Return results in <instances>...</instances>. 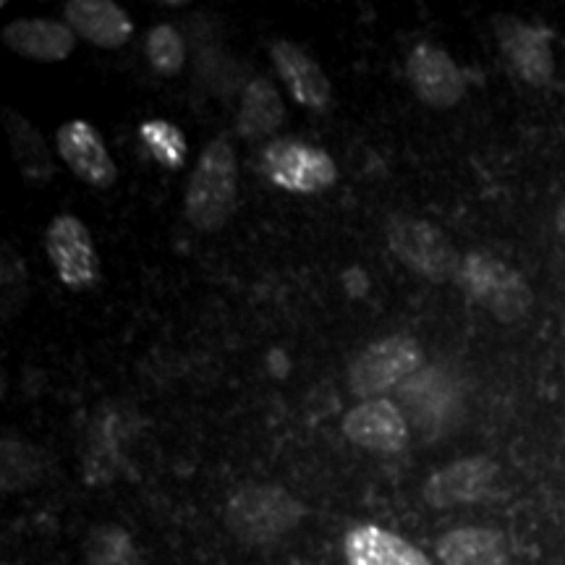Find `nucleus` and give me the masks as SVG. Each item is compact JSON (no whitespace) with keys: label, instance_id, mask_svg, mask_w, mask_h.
Wrapping results in <instances>:
<instances>
[{"label":"nucleus","instance_id":"f257e3e1","mask_svg":"<svg viewBox=\"0 0 565 565\" xmlns=\"http://www.w3.org/2000/svg\"><path fill=\"white\" fill-rule=\"evenodd\" d=\"M238 207V160L236 150L225 137H215L196 160L186 186L189 223L196 231L212 233L225 228Z\"/></svg>","mask_w":565,"mask_h":565},{"label":"nucleus","instance_id":"f03ea898","mask_svg":"<svg viewBox=\"0 0 565 565\" xmlns=\"http://www.w3.org/2000/svg\"><path fill=\"white\" fill-rule=\"evenodd\" d=\"M303 519V505L278 484H246L228 498L223 521L244 545H273Z\"/></svg>","mask_w":565,"mask_h":565},{"label":"nucleus","instance_id":"7ed1b4c3","mask_svg":"<svg viewBox=\"0 0 565 565\" xmlns=\"http://www.w3.org/2000/svg\"><path fill=\"white\" fill-rule=\"evenodd\" d=\"M456 280L463 294L487 309L498 322L513 324L524 320L534 303L532 286L524 275L492 254H466Z\"/></svg>","mask_w":565,"mask_h":565},{"label":"nucleus","instance_id":"20e7f679","mask_svg":"<svg viewBox=\"0 0 565 565\" xmlns=\"http://www.w3.org/2000/svg\"><path fill=\"white\" fill-rule=\"evenodd\" d=\"M424 370V351L419 341L406 335H391L374 341L353 359L349 366V387L364 401L383 398L387 391L406 385Z\"/></svg>","mask_w":565,"mask_h":565},{"label":"nucleus","instance_id":"39448f33","mask_svg":"<svg viewBox=\"0 0 565 565\" xmlns=\"http://www.w3.org/2000/svg\"><path fill=\"white\" fill-rule=\"evenodd\" d=\"M385 236L391 252L412 273L433 282L458 278L463 257L437 225L422 217L395 215L387 221Z\"/></svg>","mask_w":565,"mask_h":565},{"label":"nucleus","instance_id":"423d86ee","mask_svg":"<svg viewBox=\"0 0 565 565\" xmlns=\"http://www.w3.org/2000/svg\"><path fill=\"white\" fill-rule=\"evenodd\" d=\"M263 168L275 186L291 194H320L338 181L335 160L299 139H273L263 152Z\"/></svg>","mask_w":565,"mask_h":565},{"label":"nucleus","instance_id":"0eeeda50","mask_svg":"<svg viewBox=\"0 0 565 565\" xmlns=\"http://www.w3.org/2000/svg\"><path fill=\"white\" fill-rule=\"evenodd\" d=\"M45 252L68 291H89L100 280V254L76 215H55L45 231Z\"/></svg>","mask_w":565,"mask_h":565},{"label":"nucleus","instance_id":"6e6552de","mask_svg":"<svg viewBox=\"0 0 565 565\" xmlns=\"http://www.w3.org/2000/svg\"><path fill=\"white\" fill-rule=\"evenodd\" d=\"M494 38L500 42L508 66L521 82L532 87H547L555 79L553 40L542 26L526 24L515 17H494Z\"/></svg>","mask_w":565,"mask_h":565},{"label":"nucleus","instance_id":"1a4fd4ad","mask_svg":"<svg viewBox=\"0 0 565 565\" xmlns=\"http://www.w3.org/2000/svg\"><path fill=\"white\" fill-rule=\"evenodd\" d=\"M500 466L487 456H469L433 471L422 487L424 503L433 508H458L482 503L498 482Z\"/></svg>","mask_w":565,"mask_h":565},{"label":"nucleus","instance_id":"9d476101","mask_svg":"<svg viewBox=\"0 0 565 565\" xmlns=\"http://www.w3.org/2000/svg\"><path fill=\"white\" fill-rule=\"evenodd\" d=\"M406 76L416 97L435 110H448L463 100L466 76L458 63L433 42L416 45L406 58Z\"/></svg>","mask_w":565,"mask_h":565},{"label":"nucleus","instance_id":"9b49d317","mask_svg":"<svg viewBox=\"0 0 565 565\" xmlns=\"http://www.w3.org/2000/svg\"><path fill=\"white\" fill-rule=\"evenodd\" d=\"M55 145L63 162L71 168L76 179L92 189H110L118 179V166L110 158L108 147L95 129L84 118L66 121L55 134Z\"/></svg>","mask_w":565,"mask_h":565},{"label":"nucleus","instance_id":"f8f14e48","mask_svg":"<svg viewBox=\"0 0 565 565\" xmlns=\"http://www.w3.org/2000/svg\"><path fill=\"white\" fill-rule=\"evenodd\" d=\"M273 66L278 71L282 87L294 97L301 108L317 113H328L333 108V84H330L328 74H324L320 63L309 55L303 47L296 45L291 40H278L270 47Z\"/></svg>","mask_w":565,"mask_h":565},{"label":"nucleus","instance_id":"ddd939ff","mask_svg":"<svg viewBox=\"0 0 565 565\" xmlns=\"http://www.w3.org/2000/svg\"><path fill=\"white\" fill-rule=\"evenodd\" d=\"M343 435L372 454H401L408 445V424L398 406L374 398L362 401L343 416Z\"/></svg>","mask_w":565,"mask_h":565},{"label":"nucleus","instance_id":"4468645a","mask_svg":"<svg viewBox=\"0 0 565 565\" xmlns=\"http://www.w3.org/2000/svg\"><path fill=\"white\" fill-rule=\"evenodd\" d=\"M63 19L76 38L103 51H118L134 34L131 17L113 0H68Z\"/></svg>","mask_w":565,"mask_h":565},{"label":"nucleus","instance_id":"2eb2a0df","mask_svg":"<svg viewBox=\"0 0 565 565\" xmlns=\"http://www.w3.org/2000/svg\"><path fill=\"white\" fill-rule=\"evenodd\" d=\"M0 40L11 53L38 63L66 61L76 47V34L66 21L53 19H17L3 26Z\"/></svg>","mask_w":565,"mask_h":565},{"label":"nucleus","instance_id":"dca6fc26","mask_svg":"<svg viewBox=\"0 0 565 565\" xmlns=\"http://www.w3.org/2000/svg\"><path fill=\"white\" fill-rule=\"evenodd\" d=\"M343 555L349 565H433L404 536L374 524L351 529L343 540Z\"/></svg>","mask_w":565,"mask_h":565},{"label":"nucleus","instance_id":"f3484780","mask_svg":"<svg viewBox=\"0 0 565 565\" xmlns=\"http://www.w3.org/2000/svg\"><path fill=\"white\" fill-rule=\"evenodd\" d=\"M437 557L443 565H508V540L494 529L461 526L440 536Z\"/></svg>","mask_w":565,"mask_h":565},{"label":"nucleus","instance_id":"a211bd4d","mask_svg":"<svg viewBox=\"0 0 565 565\" xmlns=\"http://www.w3.org/2000/svg\"><path fill=\"white\" fill-rule=\"evenodd\" d=\"M286 105L275 84L267 76H257L246 84L242 105H238L236 129L244 139H263L273 137L286 121Z\"/></svg>","mask_w":565,"mask_h":565},{"label":"nucleus","instance_id":"6ab92c4d","mask_svg":"<svg viewBox=\"0 0 565 565\" xmlns=\"http://www.w3.org/2000/svg\"><path fill=\"white\" fill-rule=\"evenodd\" d=\"M3 126L9 134L13 158H17V166L26 183H32V186L51 183L55 179V166L42 134L21 113L11 108H3Z\"/></svg>","mask_w":565,"mask_h":565},{"label":"nucleus","instance_id":"aec40b11","mask_svg":"<svg viewBox=\"0 0 565 565\" xmlns=\"http://www.w3.org/2000/svg\"><path fill=\"white\" fill-rule=\"evenodd\" d=\"M126 435V424L121 414H108L97 424L95 435H92V448L87 454V466H84V479L89 484H105L118 475V463H121V440Z\"/></svg>","mask_w":565,"mask_h":565},{"label":"nucleus","instance_id":"412c9836","mask_svg":"<svg viewBox=\"0 0 565 565\" xmlns=\"http://www.w3.org/2000/svg\"><path fill=\"white\" fill-rule=\"evenodd\" d=\"M45 471V458L32 445L19 440H3L0 445V487L3 492H21L40 482Z\"/></svg>","mask_w":565,"mask_h":565},{"label":"nucleus","instance_id":"4be33fe9","mask_svg":"<svg viewBox=\"0 0 565 565\" xmlns=\"http://www.w3.org/2000/svg\"><path fill=\"white\" fill-rule=\"evenodd\" d=\"M87 565H139V550L124 526H95L84 542Z\"/></svg>","mask_w":565,"mask_h":565},{"label":"nucleus","instance_id":"5701e85b","mask_svg":"<svg viewBox=\"0 0 565 565\" xmlns=\"http://www.w3.org/2000/svg\"><path fill=\"white\" fill-rule=\"evenodd\" d=\"M147 61L160 76H179L186 66V42L183 34L171 24L152 26L147 34Z\"/></svg>","mask_w":565,"mask_h":565},{"label":"nucleus","instance_id":"b1692460","mask_svg":"<svg viewBox=\"0 0 565 565\" xmlns=\"http://www.w3.org/2000/svg\"><path fill=\"white\" fill-rule=\"evenodd\" d=\"M139 137L150 147L154 160L162 162L166 168H181L183 158H186V139L173 124L152 118V121L139 126Z\"/></svg>","mask_w":565,"mask_h":565},{"label":"nucleus","instance_id":"393cba45","mask_svg":"<svg viewBox=\"0 0 565 565\" xmlns=\"http://www.w3.org/2000/svg\"><path fill=\"white\" fill-rule=\"evenodd\" d=\"M3 265H0V291H3V320L9 322L13 315L24 307L30 296V275H26L24 259L11 249V244L0 246Z\"/></svg>","mask_w":565,"mask_h":565},{"label":"nucleus","instance_id":"a878e982","mask_svg":"<svg viewBox=\"0 0 565 565\" xmlns=\"http://www.w3.org/2000/svg\"><path fill=\"white\" fill-rule=\"evenodd\" d=\"M555 225H557V231H561L563 236H565V202L555 212Z\"/></svg>","mask_w":565,"mask_h":565}]
</instances>
